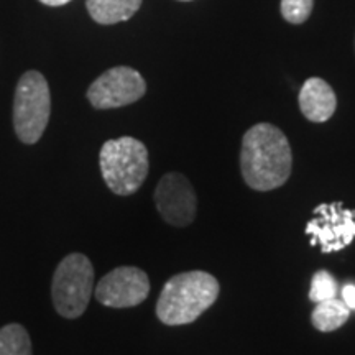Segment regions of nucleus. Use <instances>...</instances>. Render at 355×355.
<instances>
[{
    "mask_svg": "<svg viewBox=\"0 0 355 355\" xmlns=\"http://www.w3.org/2000/svg\"><path fill=\"white\" fill-rule=\"evenodd\" d=\"M293 153L286 135L272 123H257L242 139L241 170L248 188L272 191L291 175Z\"/></svg>",
    "mask_w": 355,
    "mask_h": 355,
    "instance_id": "obj_1",
    "label": "nucleus"
},
{
    "mask_svg": "<svg viewBox=\"0 0 355 355\" xmlns=\"http://www.w3.org/2000/svg\"><path fill=\"white\" fill-rule=\"evenodd\" d=\"M337 295V282L327 270H319L314 273L313 279H311L309 288V300L313 303H321V301H327L336 298Z\"/></svg>",
    "mask_w": 355,
    "mask_h": 355,
    "instance_id": "obj_14",
    "label": "nucleus"
},
{
    "mask_svg": "<svg viewBox=\"0 0 355 355\" xmlns=\"http://www.w3.org/2000/svg\"><path fill=\"white\" fill-rule=\"evenodd\" d=\"M99 165L109 189L119 196H130L148 175V150L133 137L107 140L101 148Z\"/></svg>",
    "mask_w": 355,
    "mask_h": 355,
    "instance_id": "obj_3",
    "label": "nucleus"
},
{
    "mask_svg": "<svg viewBox=\"0 0 355 355\" xmlns=\"http://www.w3.org/2000/svg\"><path fill=\"white\" fill-rule=\"evenodd\" d=\"M144 0H86L91 19L99 25H114L130 20Z\"/></svg>",
    "mask_w": 355,
    "mask_h": 355,
    "instance_id": "obj_11",
    "label": "nucleus"
},
{
    "mask_svg": "<svg viewBox=\"0 0 355 355\" xmlns=\"http://www.w3.org/2000/svg\"><path fill=\"white\" fill-rule=\"evenodd\" d=\"M146 83L139 71L128 66H115L102 73L87 89V99L94 109H119L140 101Z\"/></svg>",
    "mask_w": 355,
    "mask_h": 355,
    "instance_id": "obj_7",
    "label": "nucleus"
},
{
    "mask_svg": "<svg viewBox=\"0 0 355 355\" xmlns=\"http://www.w3.org/2000/svg\"><path fill=\"white\" fill-rule=\"evenodd\" d=\"M337 97L334 89L321 78L306 79L300 91V109L308 121L322 123L334 115Z\"/></svg>",
    "mask_w": 355,
    "mask_h": 355,
    "instance_id": "obj_10",
    "label": "nucleus"
},
{
    "mask_svg": "<svg viewBox=\"0 0 355 355\" xmlns=\"http://www.w3.org/2000/svg\"><path fill=\"white\" fill-rule=\"evenodd\" d=\"M150 279L137 266H117L96 286V300L107 308H133L148 298Z\"/></svg>",
    "mask_w": 355,
    "mask_h": 355,
    "instance_id": "obj_8",
    "label": "nucleus"
},
{
    "mask_svg": "<svg viewBox=\"0 0 355 355\" xmlns=\"http://www.w3.org/2000/svg\"><path fill=\"white\" fill-rule=\"evenodd\" d=\"M0 355H33L28 332L20 324H7L0 329Z\"/></svg>",
    "mask_w": 355,
    "mask_h": 355,
    "instance_id": "obj_13",
    "label": "nucleus"
},
{
    "mask_svg": "<svg viewBox=\"0 0 355 355\" xmlns=\"http://www.w3.org/2000/svg\"><path fill=\"white\" fill-rule=\"evenodd\" d=\"M94 293V266L83 254H69L60 261L53 275L51 298L60 316H83Z\"/></svg>",
    "mask_w": 355,
    "mask_h": 355,
    "instance_id": "obj_5",
    "label": "nucleus"
},
{
    "mask_svg": "<svg viewBox=\"0 0 355 355\" xmlns=\"http://www.w3.org/2000/svg\"><path fill=\"white\" fill-rule=\"evenodd\" d=\"M219 282L211 273L194 270L171 277L157 303V316L166 326L194 322L219 298Z\"/></svg>",
    "mask_w": 355,
    "mask_h": 355,
    "instance_id": "obj_2",
    "label": "nucleus"
},
{
    "mask_svg": "<svg viewBox=\"0 0 355 355\" xmlns=\"http://www.w3.org/2000/svg\"><path fill=\"white\" fill-rule=\"evenodd\" d=\"M343 301L349 309H355V285H345L343 288Z\"/></svg>",
    "mask_w": 355,
    "mask_h": 355,
    "instance_id": "obj_16",
    "label": "nucleus"
},
{
    "mask_svg": "<svg viewBox=\"0 0 355 355\" xmlns=\"http://www.w3.org/2000/svg\"><path fill=\"white\" fill-rule=\"evenodd\" d=\"M314 0H282V15L293 25H301L309 19Z\"/></svg>",
    "mask_w": 355,
    "mask_h": 355,
    "instance_id": "obj_15",
    "label": "nucleus"
},
{
    "mask_svg": "<svg viewBox=\"0 0 355 355\" xmlns=\"http://www.w3.org/2000/svg\"><path fill=\"white\" fill-rule=\"evenodd\" d=\"M181 2H188V0H181Z\"/></svg>",
    "mask_w": 355,
    "mask_h": 355,
    "instance_id": "obj_18",
    "label": "nucleus"
},
{
    "mask_svg": "<svg viewBox=\"0 0 355 355\" xmlns=\"http://www.w3.org/2000/svg\"><path fill=\"white\" fill-rule=\"evenodd\" d=\"M40 2L50 7H61V6H66V3H69L71 0H40Z\"/></svg>",
    "mask_w": 355,
    "mask_h": 355,
    "instance_id": "obj_17",
    "label": "nucleus"
},
{
    "mask_svg": "<svg viewBox=\"0 0 355 355\" xmlns=\"http://www.w3.org/2000/svg\"><path fill=\"white\" fill-rule=\"evenodd\" d=\"M155 204L163 220L173 227H186L194 220L198 198L189 180L180 173H166L155 189Z\"/></svg>",
    "mask_w": 355,
    "mask_h": 355,
    "instance_id": "obj_9",
    "label": "nucleus"
},
{
    "mask_svg": "<svg viewBox=\"0 0 355 355\" xmlns=\"http://www.w3.org/2000/svg\"><path fill=\"white\" fill-rule=\"evenodd\" d=\"M313 314H311V322L321 332H332L343 327L349 321L350 309L344 301L332 298L327 301L316 303Z\"/></svg>",
    "mask_w": 355,
    "mask_h": 355,
    "instance_id": "obj_12",
    "label": "nucleus"
},
{
    "mask_svg": "<svg viewBox=\"0 0 355 355\" xmlns=\"http://www.w3.org/2000/svg\"><path fill=\"white\" fill-rule=\"evenodd\" d=\"M314 217L304 227L311 247H321L322 254L344 250L355 239V211L343 202H322L314 209Z\"/></svg>",
    "mask_w": 355,
    "mask_h": 355,
    "instance_id": "obj_6",
    "label": "nucleus"
},
{
    "mask_svg": "<svg viewBox=\"0 0 355 355\" xmlns=\"http://www.w3.org/2000/svg\"><path fill=\"white\" fill-rule=\"evenodd\" d=\"M51 94L40 71H26L19 79L13 97V128L20 141L33 145L50 122Z\"/></svg>",
    "mask_w": 355,
    "mask_h": 355,
    "instance_id": "obj_4",
    "label": "nucleus"
}]
</instances>
